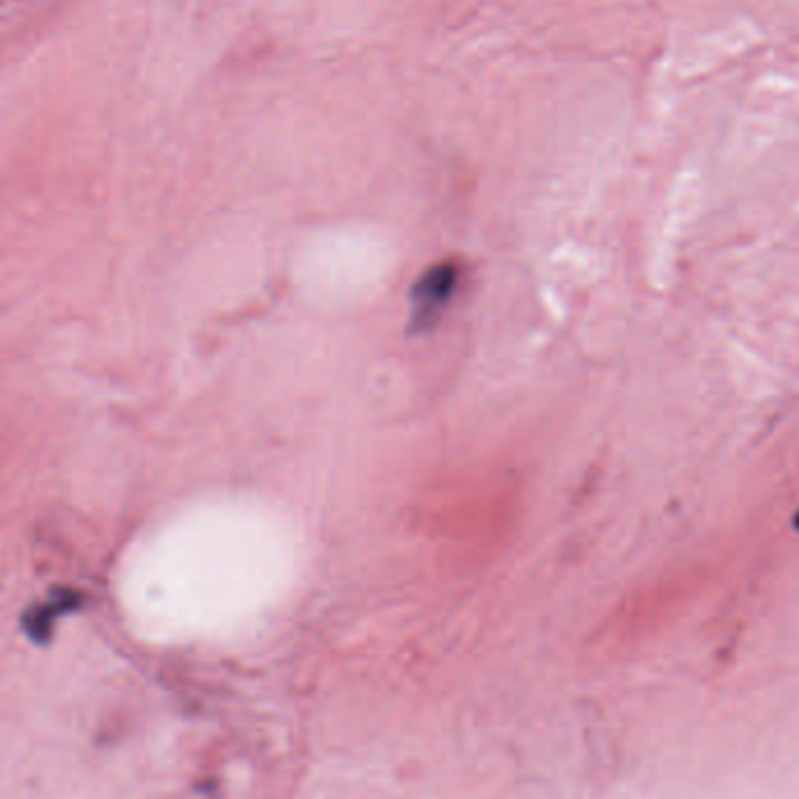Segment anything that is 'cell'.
<instances>
[{"mask_svg":"<svg viewBox=\"0 0 799 799\" xmlns=\"http://www.w3.org/2000/svg\"><path fill=\"white\" fill-rule=\"evenodd\" d=\"M797 524H799V519H797Z\"/></svg>","mask_w":799,"mask_h":799,"instance_id":"cell-1","label":"cell"}]
</instances>
